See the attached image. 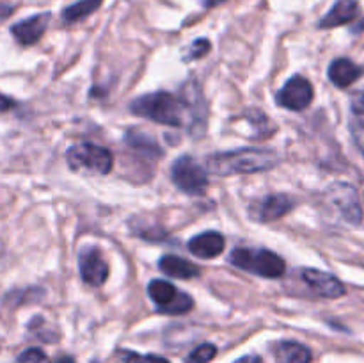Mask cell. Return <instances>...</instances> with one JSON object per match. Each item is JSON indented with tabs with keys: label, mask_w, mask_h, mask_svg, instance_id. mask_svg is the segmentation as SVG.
<instances>
[{
	"label": "cell",
	"mask_w": 364,
	"mask_h": 363,
	"mask_svg": "<svg viewBox=\"0 0 364 363\" xmlns=\"http://www.w3.org/2000/svg\"><path fill=\"white\" fill-rule=\"evenodd\" d=\"M235 363H263V362H262V358H259V356L249 354V356H244V358L237 359Z\"/></svg>",
	"instance_id": "484cf974"
},
{
	"label": "cell",
	"mask_w": 364,
	"mask_h": 363,
	"mask_svg": "<svg viewBox=\"0 0 364 363\" xmlns=\"http://www.w3.org/2000/svg\"><path fill=\"white\" fill-rule=\"evenodd\" d=\"M11 13H13V7H9V6H0V18L7 16V14H11Z\"/></svg>",
	"instance_id": "83f0119b"
},
{
	"label": "cell",
	"mask_w": 364,
	"mask_h": 363,
	"mask_svg": "<svg viewBox=\"0 0 364 363\" xmlns=\"http://www.w3.org/2000/svg\"><path fill=\"white\" fill-rule=\"evenodd\" d=\"M217 347L213 344H203L196 347L191 354L187 356V363H208L215 358Z\"/></svg>",
	"instance_id": "ffe728a7"
},
{
	"label": "cell",
	"mask_w": 364,
	"mask_h": 363,
	"mask_svg": "<svg viewBox=\"0 0 364 363\" xmlns=\"http://www.w3.org/2000/svg\"><path fill=\"white\" fill-rule=\"evenodd\" d=\"M130 109L135 116L146 117L160 125L183 127L187 116H191L192 125H196V107L188 100L180 98L173 93L156 91L139 96L130 103Z\"/></svg>",
	"instance_id": "6da1fadb"
},
{
	"label": "cell",
	"mask_w": 364,
	"mask_h": 363,
	"mask_svg": "<svg viewBox=\"0 0 364 363\" xmlns=\"http://www.w3.org/2000/svg\"><path fill=\"white\" fill-rule=\"evenodd\" d=\"M302 280H304L306 285H308L315 294H318L320 298L338 299L341 298V295H345V292H347L345 285L341 283L334 274L326 273V270L304 269L302 270Z\"/></svg>",
	"instance_id": "9c48e42d"
},
{
	"label": "cell",
	"mask_w": 364,
	"mask_h": 363,
	"mask_svg": "<svg viewBox=\"0 0 364 363\" xmlns=\"http://www.w3.org/2000/svg\"><path fill=\"white\" fill-rule=\"evenodd\" d=\"M350 109L355 121L364 128V91H355L350 98Z\"/></svg>",
	"instance_id": "7402d4cb"
},
{
	"label": "cell",
	"mask_w": 364,
	"mask_h": 363,
	"mask_svg": "<svg viewBox=\"0 0 364 363\" xmlns=\"http://www.w3.org/2000/svg\"><path fill=\"white\" fill-rule=\"evenodd\" d=\"M127 142L132 146L134 149H137V152L144 153V155H149V157H160L162 155V149L159 148V144H156L155 141H153L149 135L142 134V132H135V130H130L127 134Z\"/></svg>",
	"instance_id": "d6986e66"
},
{
	"label": "cell",
	"mask_w": 364,
	"mask_h": 363,
	"mask_svg": "<svg viewBox=\"0 0 364 363\" xmlns=\"http://www.w3.org/2000/svg\"><path fill=\"white\" fill-rule=\"evenodd\" d=\"M13 105H14L13 100L7 98V96H4L2 93H0V112H6V110H9Z\"/></svg>",
	"instance_id": "d4e9b609"
},
{
	"label": "cell",
	"mask_w": 364,
	"mask_h": 363,
	"mask_svg": "<svg viewBox=\"0 0 364 363\" xmlns=\"http://www.w3.org/2000/svg\"><path fill=\"white\" fill-rule=\"evenodd\" d=\"M223 2H226V0H203V4H205L206 7H215Z\"/></svg>",
	"instance_id": "4316f807"
},
{
	"label": "cell",
	"mask_w": 364,
	"mask_h": 363,
	"mask_svg": "<svg viewBox=\"0 0 364 363\" xmlns=\"http://www.w3.org/2000/svg\"><path fill=\"white\" fill-rule=\"evenodd\" d=\"M224 246L226 241L219 231H205L188 241V249L199 258H215L224 251Z\"/></svg>",
	"instance_id": "4fadbf2b"
},
{
	"label": "cell",
	"mask_w": 364,
	"mask_h": 363,
	"mask_svg": "<svg viewBox=\"0 0 364 363\" xmlns=\"http://www.w3.org/2000/svg\"><path fill=\"white\" fill-rule=\"evenodd\" d=\"M66 160L71 169H85L91 173L107 174L114 166V157L110 149L92 142H78L66 153Z\"/></svg>",
	"instance_id": "277c9868"
},
{
	"label": "cell",
	"mask_w": 364,
	"mask_h": 363,
	"mask_svg": "<svg viewBox=\"0 0 364 363\" xmlns=\"http://www.w3.org/2000/svg\"><path fill=\"white\" fill-rule=\"evenodd\" d=\"M124 363H171L169 359L162 358V356L155 354H137V352L127 351L123 354Z\"/></svg>",
	"instance_id": "44dd1931"
},
{
	"label": "cell",
	"mask_w": 364,
	"mask_h": 363,
	"mask_svg": "<svg viewBox=\"0 0 364 363\" xmlns=\"http://www.w3.org/2000/svg\"><path fill=\"white\" fill-rule=\"evenodd\" d=\"M148 294L159 312L169 313V315H181V313L191 312L194 306L191 295L180 292L173 283L166 280H153L148 285Z\"/></svg>",
	"instance_id": "5b68a950"
},
{
	"label": "cell",
	"mask_w": 364,
	"mask_h": 363,
	"mask_svg": "<svg viewBox=\"0 0 364 363\" xmlns=\"http://www.w3.org/2000/svg\"><path fill=\"white\" fill-rule=\"evenodd\" d=\"M103 0H78L73 6L66 7L63 11V20L66 23H75V21L82 20V18L89 16V14L95 13L100 6H102Z\"/></svg>",
	"instance_id": "ac0fdd59"
},
{
	"label": "cell",
	"mask_w": 364,
	"mask_h": 363,
	"mask_svg": "<svg viewBox=\"0 0 364 363\" xmlns=\"http://www.w3.org/2000/svg\"><path fill=\"white\" fill-rule=\"evenodd\" d=\"M361 77V68L350 59H334L329 66V78L338 88H348Z\"/></svg>",
	"instance_id": "2e32d148"
},
{
	"label": "cell",
	"mask_w": 364,
	"mask_h": 363,
	"mask_svg": "<svg viewBox=\"0 0 364 363\" xmlns=\"http://www.w3.org/2000/svg\"><path fill=\"white\" fill-rule=\"evenodd\" d=\"M279 159L274 152L258 148H238L233 152H220L206 159V169L217 177L230 174H251L269 171L277 166Z\"/></svg>",
	"instance_id": "7a4b0ae2"
},
{
	"label": "cell",
	"mask_w": 364,
	"mask_h": 363,
	"mask_svg": "<svg viewBox=\"0 0 364 363\" xmlns=\"http://www.w3.org/2000/svg\"><path fill=\"white\" fill-rule=\"evenodd\" d=\"M210 48H212V45H210L208 39H196V43H192L191 50H188L187 59H201V57H205L210 52Z\"/></svg>",
	"instance_id": "603a6c76"
},
{
	"label": "cell",
	"mask_w": 364,
	"mask_h": 363,
	"mask_svg": "<svg viewBox=\"0 0 364 363\" xmlns=\"http://www.w3.org/2000/svg\"><path fill=\"white\" fill-rule=\"evenodd\" d=\"M78 265H80L82 280L91 287H100L109 278V265L96 248L84 249L78 258Z\"/></svg>",
	"instance_id": "30bf717a"
},
{
	"label": "cell",
	"mask_w": 364,
	"mask_h": 363,
	"mask_svg": "<svg viewBox=\"0 0 364 363\" xmlns=\"http://www.w3.org/2000/svg\"><path fill=\"white\" fill-rule=\"evenodd\" d=\"M230 262L238 269L255 273L262 278H281L287 270L284 260L269 249L237 248L231 251Z\"/></svg>",
	"instance_id": "3957f363"
},
{
	"label": "cell",
	"mask_w": 364,
	"mask_h": 363,
	"mask_svg": "<svg viewBox=\"0 0 364 363\" xmlns=\"http://www.w3.org/2000/svg\"><path fill=\"white\" fill-rule=\"evenodd\" d=\"M53 363H75L73 358H70V356H60L59 359H55Z\"/></svg>",
	"instance_id": "f1b7e54d"
},
{
	"label": "cell",
	"mask_w": 364,
	"mask_h": 363,
	"mask_svg": "<svg viewBox=\"0 0 364 363\" xmlns=\"http://www.w3.org/2000/svg\"><path fill=\"white\" fill-rule=\"evenodd\" d=\"M277 102L284 109L290 110H304L311 105L313 102V85L302 75H295L284 84L277 95Z\"/></svg>",
	"instance_id": "ba28073f"
},
{
	"label": "cell",
	"mask_w": 364,
	"mask_h": 363,
	"mask_svg": "<svg viewBox=\"0 0 364 363\" xmlns=\"http://www.w3.org/2000/svg\"><path fill=\"white\" fill-rule=\"evenodd\" d=\"M171 178L180 191L191 196H199L208 187V177L205 167L199 166L191 157H180L171 167Z\"/></svg>",
	"instance_id": "8992f818"
},
{
	"label": "cell",
	"mask_w": 364,
	"mask_h": 363,
	"mask_svg": "<svg viewBox=\"0 0 364 363\" xmlns=\"http://www.w3.org/2000/svg\"><path fill=\"white\" fill-rule=\"evenodd\" d=\"M295 201L287 194H270L259 199L255 206H251V216L262 223H272L281 219L294 209Z\"/></svg>",
	"instance_id": "8fae6325"
},
{
	"label": "cell",
	"mask_w": 364,
	"mask_h": 363,
	"mask_svg": "<svg viewBox=\"0 0 364 363\" xmlns=\"http://www.w3.org/2000/svg\"><path fill=\"white\" fill-rule=\"evenodd\" d=\"M361 13L358 0H338L329 13L320 20V28H334L354 21Z\"/></svg>",
	"instance_id": "5bb4252c"
},
{
	"label": "cell",
	"mask_w": 364,
	"mask_h": 363,
	"mask_svg": "<svg viewBox=\"0 0 364 363\" xmlns=\"http://www.w3.org/2000/svg\"><path fill=\"white\" fill-rule=\"evenodd\" d=\"M43 359H45V352L38 347L27 349L18 356V363H43Z\"/></svg>",
	"instance_id": "cb8c5ba5"
},
{
	"label": "cell",
	"mask_w": 364,
	"mask_h": 363,
	"mask_svg": "<svg viewBox=\"0 0 364 363\" xmlns=\"http://www.w3.org/2000/svg\"><path fill=\"white\" fill-rule=\"evenodd\" d=\"M327 199L345 221L350 224L363 223V206L359 201V192L354 185L347 182H336L327 189Z\"/></svg>",
	"instance_id": "52a82bcc"
},
{
	"label": "cell",
	"mask_w": 364,
	"mask_h": 363,
	"mask_svg": "<svg viewBox=\"0 0 364 363\" xmlns=\"http://www.w3.org/2000/svg\"><path fill=\"white\" fill-rule=\"evenodd\" d=\"M311 351L299 342H281L276 347V363H309Z\"/></svg>",
	"instance_id": "e0dca14e"
},
{
	"label": "cell",
	"mask_w": 364,
	"mask_h": 363,
	"mask_svg": "<svg viewBox=\"0 0 364 363\" xmlns=\"http://www.w3.org/2000/svg\"><path fill=\"white\" fill-rule=\"evenodd\" d=\"M159 267L164 274H167L171 278H178V280H191V278H198L201 274V270H199V267L196 263L174 255L162 256L159 262Z\"/></svg>",
	"instance_id": "9a60e30c"
},
{
	"label": "cell",
	"mask_w": 364,
	"mask_h": 363,
	"mask_svg": "<svg viewBox=\"0 0 364 363\" xmlns=\"http://www.w3.org/2000/svg\"><path fill=\"white\" fill-rule=\"evenodd\" d=\"M50 21V13H43V14H36V16L27 18V20H21L18 23H14L11 27V32L16 38V41L20 45H34L41 39V36L45 34L46 27H48Z\"/></svg>",
	"instance_id": "7c38bea8"
}]
</instances>
